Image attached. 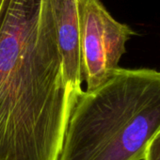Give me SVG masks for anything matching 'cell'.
<instances>
[{
  "mask_svg": "<svg viewBox=\"0 0 160 160\" xmlns=\"http://www.w3.org/2000/svg\"><path fill=\"white\" fill-rule=\"evenodd\" d=\"M82 78L92 91L113 74L126 52L125 44L137 33L115 20L101 0H77Z\"/></svg>",
  "mask_w": 160,
  "mask_h": 160,
  "instance_id": "cell-3",
  "label": "cell"
},
{
  "mask_svg": "<svg viewBox=\"0 0 160 160\" xmlns=\"http://www.w3.org/2000/svg\"><path fill=\"white\" fill-rule=\"evenodd\" d=\"M3 2H4V0H0V11H1L2 5H3Z\"/></svg>",
  "mask_w": 160,
  "mask_h": 160,
  "instance_id": "cell-6",
  "label": "cell"
},
{
  "mask_svg": "<svg viewBox=\"0 0 160 160\" xmlns=\"http://www.w3.org/2000/svg\"><path fill=\"white\" fill-rule=\"evenodd\" d=\"M160 129V72L118 68L80 93L58 160H143Z\"/></svg>",
  "mask_w": 160,
  "mask_h": 160,
  "instance_id": "cell-2",
  "label": "cell"
},
{
  "mask_svg": "<svg viewBox=\"0 0 160 160\" xmlns=\"http://www.w3.org/2000/svg\"><path fill=\"white\" fill-rule=\"evenodd\" d=\"M65 82L74 106L81 90L82 60L77 0H50Z\"/></svg>",
  "mask_w": 160,
  "mask_h": 160,
  "instance_id": "cell-4",
  "label": "cell"
},
{
  "mask_svg": "<svg viewBox=\"0 0 160 160\" xmlns=\"http://www.w3.org/2000/svg\"><path fill=\"white\" fill-rule=\"evenodd\" d=\"M143 160H160V129L150 141L145 151Z\"/></svg>",
  "mask_w": 160,
  "mask_h": 160,
  "instance_id": "cell-5",
  "label": "cell"
},
{
  "mask_svg": "<svg viewBox=\"0 0 160 160\" xmlns=\"http://www.w3.org/2000/svg\"><path fill=\"white\" fill-rule=\"evenodd\" d=\"M72 108L50 0H4L0 160H58Z\"/></svg>",
  "mask_w": 160,
  "mask_h": 160,
  "instance_id": "cell-1",
  "label": "cell"
}]
</instances>
